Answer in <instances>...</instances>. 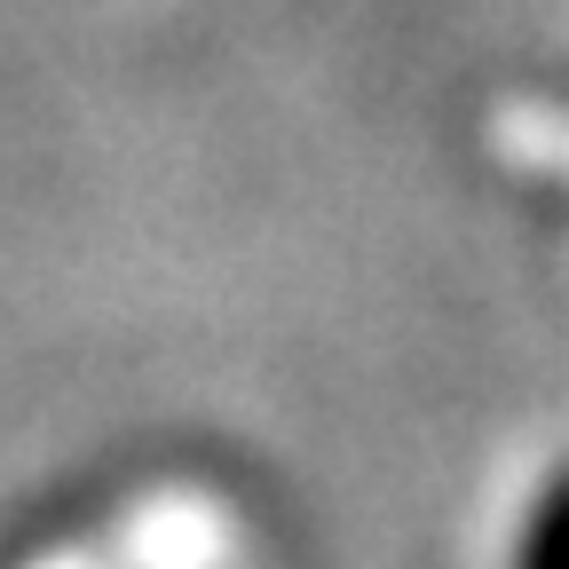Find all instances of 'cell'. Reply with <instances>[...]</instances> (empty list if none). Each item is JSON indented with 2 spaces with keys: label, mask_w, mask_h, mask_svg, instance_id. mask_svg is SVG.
Segmentation results:
<instances>
[{
  "label": "cell",
  "mask_w": 569,
  "mask_h": 569,
  "mask_svg": "<svg viewBox=\"0 0 569 569\" xmlns=\"http://www.w3.org/2000/svg\"><path fill=\"white\" fill-rule=\"evenodd\" d=\"M530 569H569V498L538 522V538H530Z\"/></svg>",
  "instance_id": "obj_1"
}]
</instances>
